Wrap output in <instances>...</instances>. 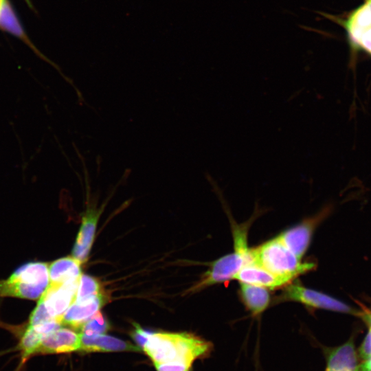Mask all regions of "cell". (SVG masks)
<instances>
[{"instance_id": "cell-1", "label": "cell", "mask_w": 371, "mask_h": 371, "mask_svg": "<svg viewBox=\"0 0 371 371\" xmlns=\"http://www.w3.org/2000/svg\"><path fill=\"white\" fill-rule=\"evenodd\" d=\"M143 350L155 364L177 361L192 366L195 361L208 358L214 345L192 333L154 332Z\"/></svg>"}, {"instance_id": "cell-2", "label": "cell", "mask_w": 371, "mask_h": 371, "mask_svg": "<svg viewBox=\"0 0 371 371\" xmlns=\"http://www.w3.org/2000/svg\"><path fill=\"white\" fill-rule=\"evenodd\" d=\"M247 225L233 226V251L211 263L208 270L189 290L190 292L234 279L244 265L251 262V248L247 245Z\"/></svg>"}, {"instance_id": "cell-3", "label": "cell", "mask_w": 371, "mask_h": 371, "mask_svg": "<svg viewBox=\"0 0 371 371\" xmlns=\"http://www.w3.org/2000/svg\"><path fill=\"white\" fill-rule=\"evenodd\" d=\"M251 263L271 273L295 280L316 267L313 262H302L278 238L251 248Z\"/></svg>"}, {"instance_id": "cell-4", "label": "cell", "mask_w": 371, "mask_h": 371, "mask_svg": "<svg viewBox=\"0 0 371 371\" xmlns=\"http://www.w3.org/2000/svg\"><path fill=\"white\" fill-rule=\"evenodd\" d=\"M49 285V267L43 262H31L16 269L0 280V297L37 300Z\"/></svg>"}, {"instance_id": "cell-5", "label": "cell", "mask_w": 371, "mask_h": 371, "mask_svg": "<svg viewBox=\"0 0 371 371\" xmlns=\"http://www.w3.org/2000/svg\"><path fill=\"white\" fill-rule=\"evenodd\" d=\"M276 302H293L313 309H323L360 316L361 313L330 295L305 287L297 282L284 286Z\"/></svg>"}, {"instance_id": "cell-6", "label": "cell", "mask_w": 371, "mask_h": 371, "mask_svg": "<svg viewBox=\"0 0 371 371\" xmlns=\"http://www.w3.org/2000/svg\"><path fill=\"white\" fill-rule=\"evenodd\" d=\"M326 208L319 214L281 232L277 238L296 256L302 259L311 241L313 232L319 222L328 214Z\"/></svg>"}, {"instance_id": "cell-7", "label": "cell", "mask_w": 371, "mask_h": 371, "mask_svg": "<svg viewBox=\"0 0 371 371\" xmlns=\"http://www.w3.org/2000/svg\"><path fill=\"white\" fill-rule=\"evenodd\" d=\"M315 342L324 355L326 368L335 371H363L353 336L345 343L333 347L324 346L317 340Z\"/></svg>"}, {"instance_id": "cell-8", "label": "cell", "mask_w": 371, "mask_h": 371, "mask_svg": "<svg viewBox=\"0 0 371 371\" xmlns=\"http://www.w3.org/2000/svg\"><path fill=\"white\" fill-rule=\"evenodd\" d=\"M78 284L79 281L49 285L38 303L51 319L60 323L63 315L75 300Z\"/></svg>"}, {"instance_id": "cell-9", "label": "cell", "mask_w": 371, "mask_h": 371, "mask_svg": "<svg viewBox=\"0 0 371 371\" xmlns=\"http://www.w3.org/2000/svg\"><path fill=\"white\" fill-rule=\"evenodd\" d=\"M342 23L351 43L371 54V0H366Z\"/></svg>"}, {"instance_id": "cell-10", "label": "cell", "mask_w": 371, "mask_h": 371, "mask_svg": "<svg viewBox=\"0 0 371 371\" xmlns=\"http://www.w3.org/2000/svg\"><path fill=\"white\" fill-rule=\"evenodd\" d=\"M80 334L69 327L61 326L44 337L38 355L65 354L79 350Z\"/></svg>"}, {"instance_id": "cell-11", "label": "cell", "mask_w": 371, "mask_h": 371, "mask_svg": "<svg viewBox=\"0 0 371 371\" xmlns=\"http://www.w3.org/2000/svg\"><path fill=\"white\" fill-rule=\"evenodd\" d=\"M106 302L104 293L82 302H74L62 317V326L79 330L87 321L99 312Z\"/></svg>"}, {"instance_id": "cell-12", "label": "cell", "mask_w": 371, "mask_h": 371, "mask_svg": "<svg viewBox=\"0 0 371 371\" xmlns=\"http://www.w3.org/2000/svg\"><path fill=\"white\" fill-rule=\"evenodd\" d=\"M234 279L240 282L260 286L267 289L286 286L293 280L287 277L273 274L254 263L244 265L236 273Z\"/></svg>"}, {"instance_id": "cell-13", "label": "cell", "mask_w": 371, "mask_h": 371, "mask_svg": "<svg viewBox=\"0 0 371 371\" xmlns=\"http://www.w3.org/2000/svg\"><path fill=\"white\" fill-rule=\"evenodd\" d=\"M99 216V211L89 209L82 217V225L72 249V257L81 264L87 260Z\"/></svg>"}, {"instance_id": "cell-14", "label": "cell", "mask_w": 371, "mask_h": 371, "mask_svg": "<svg viewBox=\"0 0 371 371\" xmlns=\"http://www.w3.org/2000/svg\"><path fill=\"white\" fill-rule=\"evenodd\" d=\"M79 350L87 352L139 351V348L129 342L103 334L94 336L80 335Z\"/></svg>"}, {"instance_id": "cell-15", "label": "cell", "mask_w": 371, "mask_h": 371, "mask_svg": "<svg viewBox=\"0 0 371 371\" xmlns=\"http://www.w3.org/2000/svg\"><path fill=\"white\" fill-rule=\"evenodd\" d=\"M81 263L74 257L58 259L49 266V284L78 282L82 276Z\"/></svg>"}, {"instance_id": "cell-16", "label": "cell", "mask_w": 371, "mask_h": 371, "mask_svg": "<svg viewBox=\"0 0 371 371\" xmlns=\"http://www.w3.org/2000/svg\"><path fill=\"white\" fill-rule=\"evenodd\" d=\"M239 295L242 302L253 316H258L269 306L271 296L267 289L240 282Z\"/></svg>"}, {"instance_id": "cell-17", "label": "cell", "mask_w": 371, "mask_h": 371, "mask_svg": "<svg viewBox=\"0 0 371 371\" xmlns=\"http://www.w3.org/2000/svg\"><path fill=\"white\" fill-rule=\"evenodd\" d=\"M0 27L19 38H25L23 29L7 0H3L0 8Z\"/></svg>"}, {"instance_id": "cell-18", "label": "cell", "mask_w": 371, "mask_h": 371, "mask_svg": "<svg viewBox=\"0 0 371 371\" xmlns=\"http://www.w3.org/2000/svg\"><path fill=\"white\" fill-rule=\"evenodd\" d=\"M103 293L100 282L89 275L80 276L74 302H80Z\"/></svg>"}, {"instance_id": "cell-19", "label": "cell", "mask_w": 371, "mask_h": 371, "mask_svg": "<svg viewBox=\"0 0 371 371\" xmlns=\"http://www.w3.org/2000/svg\"><path fill=\"white\" fill-rule=\"evenodd\" d=\"M109 327V322L99 311L87 321L79 330L81 335L94 336L104 334Z\"/></svg>"}, {"instance_id": "cell-20", "label": "cell", "mask_w": 371, "mask_h": 371, "mask_svg": "<svg viewBox=\"0 0 371 371\" xmlns=\"http://www.w3.org/2000/svg\"><path fill=\"white\" fill-rule=\"evenodd\" d=\"M154 332L143 329L139 325L135 324L131 330V336L137 343V346L143 349L150 336Z\"/></svg>"}, {"instance_id": "cell-21", "label": "cell", "mask_w": 371, "mask_h": 371, "mask_svg": "<svg viewBox=\"0 0 371 371\" xmlns=\"http://www.w3.org/2000/svg\"><path fill=\"white\" fill-rule=\"evenodd\" d=\"M157 371H190L192 366L182 362H167L155 364Z\"/></svg>"}, {"instance_id": "cell-22", "label": "cell", "mask_w": 371, "mask_h": 371, "mask_svg": "<svg viewBox=\"0 0 371 371\" xmlns=\"http://www.w3.org/2000/svg\"><path fill=\"white\" fill-rule=\"evenodd\" d=\"M3 1V0H0V8L1 6V4H2Z\"/></svg>"}]
</instances>
